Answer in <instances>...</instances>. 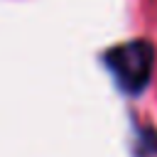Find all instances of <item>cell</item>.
I'll use <instances>...</instances> for the list:
<instances>
[{
  "label": "cell",
  "mask_w": 157,
  "mask_h": 157,
  "mask_svg": "<svg viewBox=\"0 0 157 157\" xmlns=\"http://www.w3.org/2000/svg\"><path fill=\"white\" fill-rule=\"evenodd\" d=\"M105 66L110 69L115 83L130 93L137 96L145 91V86L152 78V66H155V47L147 39H130L123 42L103 54Z\"/></svg>",
  "instance_id": "obj_1"
}]
</instances>
